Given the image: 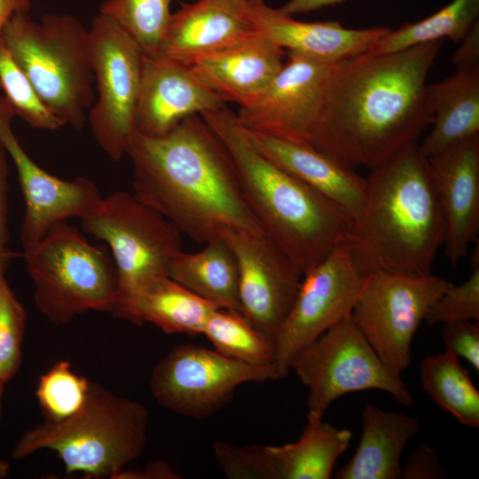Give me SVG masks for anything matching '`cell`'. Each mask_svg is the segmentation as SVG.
Here are the masks:
<instances>
[{"mask_svg": "<svg viewBox=\"0 0 479 479\" xmlns=\"http://www.w3.org/2000/svg\"><path fill=\"white\" fill-rule=\"evenodd\" d=\"M444 39L334 64L310 145L354 169L375 167L433 121L427 78Z\"/></svg>", "mask_w": 479, "mask_h": 479, "instance_id": "cell-1", "label": "cell"}, {"mask_svg": "<svg viewBox=\"0 0 479 479\" xmlns=\"http://www.w3.org/2000/svg\"><path fill=\"white\" fill-rule=\"evenodd\" d=\"M125 154L135 197L192 240L204 244L223 228L264 234L227 150L200 114L161 137L135 132Z\"/></svg>", "mask_w": 479, "mask_h": 479, "instance_id": "cell-2", "label": "cell"}, {"mask_svg": "<svg viewBox=\"0 0 479 479\" xmlns=\"http://www.w3.org/2000/svg\"><path fill=\"white\" fill-rule=\"evenodd\" d=\"M444 233L427 158L412 142L370 169L364 208L343 242L364 277L420 276L431 273Z\"/></svg>", "mask_w": 479, "mask_h": 479, "instance_id": "cell-3", "label": "cell"}, {"mask_svg": "<svg viewBox=\"0 0 479 479\" xmlns=\"http://www.w3.org/2000/svg\"><path fill=\"white\" fill-rule=\"evenodd\" d=\"M200 115L227 150L264 235L302 274L344 241L351 217L252 146L226 104Z\"/></svg>", "mask_w": 479, "mask_h": 479, "instance_id": "cell-4", "label": "cell"}, {"mask_svg": "<svg viewBox=\"0 0 479 479\" xmlns=\"http://www.w3.org/2000/svg\"><path fill=\"white\" fill-rule=\"evenodd\" d=\"M149 411L140 402L90 381L82 407L72 416L27 431L12 451L15 459L41 450L54 452L67 474L115 478L143 452Z\"/></svg>", "mask_w": 479, "mask_h": 479, "instance_id": "cell-5", "label": "cell"}, {"mask_svg": "<svg viewBox=\"0 0 479 479\" xmlns=\"http://www.w3.org/2000/svg\"><path fill=\"white\" fill-rule=\"evenodd\" d=\"M1 39L37 94L64 123L81 130L94 103V73L88 30L69 14H48L40 22L15 14Z\"/></svg>", "mask_w": 479, "mask_h": 479, "instance_id": "cell-6", "label": "cell"}, {"mask_svg": "<svg viewBox=\"0 0 479 479\" xmlns=\"http://www.w3.org/2000/svg\"><path fill=\"white\" fill-rule=\"evenodd\" d=\"M22 255L35 307L51 323L66 325L90 310L112 313L117 295L113 258L77 228L59 224Z\"/></svg>", "mask_w": 479, "mask_h": 479, "instance_id": "cell-7", "label": "cell"}, {"mask_svg": "<svg viewBox=\"0 0 479 479\" xmlns=\"http://www.w3.org/2000/svg\"><path fill=\"white\" fill-rule=\"evenodd\" d=\"M81 223L85 232L108 246L117 274L112 314L131 322L139 296L169 277L170 263L182 250L181 232L125 191L103 197L98 208Z\"/></svg>", "mask_w": 479, "mask_h": 479, "instance_id": "cell-8", "label": "cell"}, {"mask_svg": "<svg viewBox=\"0 0 479 479\" xmlns=\"http://www.w3.org/2000/svg\"><path fill=\"white\" fill-rule=\"evenodd\" d=\"M291 370L308 389V414L324 417L339 397L370 389L385 391L404 406L413 404L409 388L383 364L351 313L300 350Z\"/></svg>", "mask_w": 479, "mask_h": 479, "instance_id": "cell-9", "label": "cell"}, {"mask_svg": "<svg viewBox=\"0 0 479 479\" xmlns=\"http://www.w3.org/2000/svg\"><path fill=\"white\" fill-rule=\"evenodd\" d=\"M450 282L431 273L365 276L351 318L383 364L400 375L412 360L413 336Z\"/></svg>", "mask_w": 479, "mask_h": 479, "instance_id": "cell-10", "label": "cell"}, {"mask_svg": "<svg viewBox=\"0 0 479 479\" xmlns=\"http://www.w3.org/2000/svg\"><path fill=\"white\" fill-rule=\"evenodd\" d=\"M280 378L274 364H248L216 349L185 343L154 365L149 384L153 398L164 408L204 419L226 405L240 385Z\"/></svg>", "mask_w": 479, "mask_h": 479, "instance_id": "cell-11", "label": "cell"}, {"mask_svg": "<svg viewBox=\"0 0 479 479\" xmlns=\"http://www.w3.org/2000/svg\"><path fill=\"white\" fill-rule=\"evenodd\" d=\"M88 43L98 90L88 114L90 127L100 148L118 161L136 132L143 51L123 29L101 14L88 30Z\"/></svg>", "mask_w": 479, "mask_h": 479, "instance_id": "cell-12", "label": "cell"}, {"mask_svg": "<svg viewBox=\"0 0 479 479\" xmlns=\"http://www.w3.org/2000/svg\"><path fill=\"white\" fill-rule=\"evenodd\" d=\"M365 279L343 241L302 275L294 302L273 339V363L281 378L300 350L351 313Z\"/></svg>", "mask_w": 479, "mask_h": 479, "instance_id": "cell-13", "label": "cell"}, {"mask_svg": "<svg viewBox=\"0 0 479 479\" xmlns=\"http://www.w3.org/2000/svg\"><path fill=\"white\" fill-rule=\"evenodd\" d=\"M15 116L5 98L0 96V142L15 166L25 202L20 227V241L25 249L37 243L57 224L91 215L103 197L97 185L87 177L64 180L39 167L12 130Z\"/></svg>", "mask_w": 479, "mask_h": 479, "instance_id": "cell-14", "label": "cell"}, {"mask_svg": "<svg viewBox=\"0 0 479 479\" xmlns=\"http://www.w3.org/2000/svg\"><path fill=\"white\" fill-rule=\"evenodd\" d=\"M334 64L287 51L282 68L265 91L255 102L235 113L238 122L247 129L309 146Z\"/></svg>", "mask_w": 479, "mask_h": 479, "instance_id": "cell-15", "label": "cell"}, {"mask_svg": "<svg viewBox=\"0 0 479 479\" xmlns=\"http://www.w3.org/2000/svg\"><path fill=\"white\" fill-rule=\"evenodd\" d=\"M219 235L236 260L240 312L273 341L294 302L303 274L264 234L223 228Z\"/></svg>", "mask_w": 479, "mask_h": 479, "instance_id": "cell-16", "label": "cell"}, {"mask_svg": "<svg viewBox=\"0 0 479 479\" xmlns=\"http://www.w3.org/2000/svg\"><path fill=\"white\" fill-rule=\"evenodd\" d=\"M224 104L188 66L161 54L143 53L136 132L161 137L184 119L216 110Z\"/></svg>", "mask_w": 479, "mask_h": 479, "instance_id": "cell-17", "label": "cell"}, {"mask_svg": "<svg viewBox=\"0 0 479 479\" xmlns=\"http://www.w3.org/2000/svg\"><path fill=\"white\" fill-rule=\"evenodd\" d=\"M445 224V255L455 266L479 233V134L427 158Z\"/></svg>", "mask_w": 479, "mask_h": 479, "instance_id": "cell-18", "label": "cell"}, {"mask_svg": "<svg viewBox=\"0 0 479 479\" xmlns=\"http://www.w3.org/2000/svg\"><path fill=\"white\" fill-rule=\"evenodd\" d=\"M257 33L247 0H197L172 12L157 54L189 66Z\"/></svg>", "mask_w": 479, "mask_h": 479, "instance_id": "cell-19", "label": "cell"}, {"mask_svg": "<svg viewBox=\"0 0 479 479\" xmlns=\"http://www.w3.org/2000/svg\"><path fill=\"white\" fill-rule=\"evenodd\" d=\"M258 33L287 51L335 63L370 51L390 28H347L337 21L307 22L282 13L264 0H247Z\"/></svg>", "mask_w": 479, "mask_h": 479, "instance_id": "cell-20", "label": "cell"}, {"mask_svg": "<svg viewBox=\"0 0 479 479\" xmlns=\"http://www.w3.org/2000/svg\"><path fill=\"white\" fill-rule=\"evenodd\" d=\"M286 52L257 33L202 56L188 67L224 102L244 107L255 102L269 87L285 63Z\"/></svg>", "mask_w": 479, "mask_h": 479, "instance_id": "cell-21", "label": "cell"}, {"mask_svg": "<svg viewBox=\"0 0 479 479\" xmlns=\"http://www.w3.org/2000/svg\"><path fill=\"white\" fill-rule=\"evenodd\" d=\"M237 124L262 154L340 207L353 221L359 217L365 201L366 178L354 169L310 146L247 129L238 121Z\"/></svg>", "mask_w": 479, "mask_h": 479, "instance_id": "cell-22", "label": "cell"}, {"mask_svg": "<svg viewBox=\"0 0 479 479\" xmlns=\"http://www.w3.org/2000/svg\"><path fill=\"white\" fill-rule=\"evenodd\" d=\"M362 431L350 460L335 473L337 479H399L400 458L418 434L419 420L407 414L366 404L361 413Z\"/></svg>", "mask_w": 479, "mask_h": 479, "instance_id": "cell-23", "label": "cell"}, {"mask_svg": "<svg viewBox=\"0 0 479 479\" xmlns=\"http://www.w3.org/2000/svg\"><path fill=\"white\" fill-rule=\"evenodd\" d=\"M432 129L418 145L425 158L479 134V66L457 67L442 82L428 85Z\"/></svg>", "mask_w": 479, "mask_h": 479, "instance_id": "cell-24", "label": "cell"}, {"mask_svg": "<svg viewBox=\"0 0 479 479\" xmlns=\"http://www.w3.org/2000/svg\"><path fill=\"white\" fill-rule=\"evenodd\" d=\"M351 431L308 414L300 438L279 446L263 445L266 479H329L348 448Z\"/></svg>", "mask_w": 479, "mask_h": 479, "instance_id": "cell-25", "label": "cell"}, {"mask_svg": "<svg viewBox=\"0 0 479 479\" xmlns=\"http://www.w3.org/2000/svg\"><path fill=\"white\" fill-rule=\"evenodd\" d=\"M194 253L178 252L169 278L221 309L240 312L239 273L235 257L219 235Z\"/></svg>", "mask_w": 479, "mask_h": 479, "instance_id": "cell-26", "label": "cell"}, {"mask_svg": "<svg viewBox=\"0 0 479 479\" xmlns=\"http://www.w3.org/2000/svg\"><path fill=\"white\" fill-rule=\"evenodd\" d=\"M218 309L169 277L153 284L137 300L131 323H151L168 334L200 335Z\"/></svg>", "mask_w": 479, "mask_h": 479, "instance_id": "cell-27", "label": "cell"}, {"mask_svg": "<svg viewBox=\"0 0 479 479\" xmlns=\"http://www.w3.org/2000/svg\"><path fill=\"white\" fill-rule=\"evenodd\" d=\"M420 380L440 408L466 427H479V392L459 358L447 351L426 356L420 365Z\"/></svg>", "mask_w": 479, "mask_h": 479, "instance_id": "cell-28", "label": "cell"}, {"mask_svg": "<svg viewBox=\"0 0 479 479\" xmlns=\"http://www.w3.org/2000/svg\"><path fill=\"white\" fill-rule=\"evenodd\" d=\"M478 16L479 0H452L423 20L390 29L370 51L389 53L444 38L460 43L478 21Z\"/></svg>", "mask_w": 479, "mask_h": 479, "instance_id": "cell-29", "label": "cell"}, {"mask_svg": "<svg viewBox=\"0 0 479 479\" xmlns=\"http://www.w3.org/2000/svg\"><path fill=\"white\" fill-rule=\"evenodd\" d=\"M205 335L219 353L253 365L273 363V341L254 326L241 312L216 309L208 318Z\"/></svg>", "mask_w": 479, "mask_h": 479, "instance_id": "cell-30", "label": "cell"}, {"mask_svg": "<svg viewBox=\"0 0 479 479\" xmlns=\"http://www.w3.org/2000/svg\"><path fill=\"white\" fill-rule=\"evenodd\" d=\"M173 0H105L99 14L123 29L144 54H157L170 17Z\"/></svg>", "mask_w": 479, "mask_h": 479, "instance_id": "cell-31", "label": "cell"}, {"mask_svg": "<svg viewBox=\"0 0 479 479\" xmlns=\"http://www.w3.org/2000/svg\"><path fill=\"white\" fill-rule=\"evenodd\" d=\"M90 381L75 373L70 362L60 360L41 375L35 396L48 421H59L77 412L84 404Z\"/></svg>", "mask_w": 479, "mask_h": 479, "instance_id": "cell-32", "label": "cell"}, {"mask_svg": "<svg viewBox=\"0 0 479 479\" xmlns=\"http://www.w3.org/2000/svg\"><path fill=\"white\" fill-rule=\"evenodd\" d=\"M0 86L4 98L18 115L31 127L55 130L64 123L41 99L34 86L14 62L0 40Z\"/></svg>", "mask_w": 479, "mask_h": 479, "instance_id": "cell-33", "label": "cell"}, {"mask_svg": "<svg viewBox=\"0 0 479 479\" xmlns=\"http://www.w3.org/2000/svg\"><path fill=\"white\" fill-rule=\"evenodd\" d=\"M8 266L0 265V382L5 384L19 371L27 312L6 277Z\"/></svg>", "mask_w": 479, "mask_h": 479, "instance_id": "cell-34", "label": "cell"}, {"mask_svg": "<svg viewBox=\"0 0 479 479\" xmlns=\"http://www.w3.org/2000/svg\"><path fill=\"white\" fill-rule=\"evenodd\" d=\"M467 320H479V265L472 266L469 278L463 283H449L425 319L431 326Z\"/></svg>", "mask_w": 479, "mask_h": 479, "instance_id": "cell-35", "label": "cell"}, {"mask_svg": "<svg viewBox=\"0 0 479 479\" xmlns=\"http://www.w3.org/2000/svg\"><path fill=\"white\" fill-rule=\"evenodd\" d=\"M441 337L445 351L457 358H464L479 371V323L458 321L442 325Z\"/></svg>", "mask_w": 479, "mask_h": 479, "instance_id": "cell-36", "label": "cell"}, {"mask_svg": "<svg viewBox=\"0 0 479 479\" xmlns=\"http://www.w3.org/2000/svg\"><path fill=\"white\" fill-rule=\"evenodd\" d=\"M447 470L442 465L437 452L427 445L420 444L414 449L401 467L399 479H444Z\"/></svg>", "mask_w": 479, "mask_h": 479, "instance_id": "cell-37", "label": "cell"}, {"mask_svg": "<svg viewBox=\"0 0 479 479\" xmlns=\"http://www.w3.org/2000/svg\"><path fill=\"white\" fill-rule=\"evenodd\" d=\"M7 153L0 142V265L8 266L17 254L8 247L9 185Z\"/></svg>", "mask_w": 479, "mask_h": 479, "instance_id": "cell-38", "label": "cell"}, {"mask_svg": "<svg viewBox=\"0 0 479 479\" xmlns=\"http://www.w3.org/2000/svg\"><path fill=\"white\" fill-rule=\"evenodd\" d=\"M460 46L452 54L450 61L457 67L479 66V22L477 21L461 40Z\"/></svg>", "mask_w": 479, "mask_h": 479, "instance_id": "cell-39", "label": "cell"}, {"mask_svg": "<svg viewBox=\"0 0 479 479\" xmlns=\"http://www.w3.org/2000/svg\"><path fill=\"white\" fill-rule=\"evenodd\" d=\"M115 478H153V479H176L178 475L164 461L150 463L145 470L130 471L123 469Z\"/></svg>", "mask_w": 479, "mask_h": 479, "instance_id": "cell-40", "label": "cell"}, {"mask_svg": "<svg viewBox=\"0 0 479 479\" xmlns=\"http://www.w3.org/2000/svg\"><path fill=\"white\" fill-rule=\"evenodd\" d=\"M346 0H289L279 10L289 16L303 14L342 4Z\"/></svg>", "mask_w": 479, "mask_h": 479, "instance_id": "cell-41", "label": "cell"}, {"mask_svg": "<svg viewBox=\"0 0 479 479\" xmlns=\"http://www.w3.org/2000/svg\"><path fill=\"white\" fill-rule=\"evenodd\" d=\"M31 7V0H0V40L5 24L18 13H27Z\"/></svg>", "mask_w": 479, "mask_h": 479, "instance_id": "cell-42", "label": "cell"}, {"mask_svg": "<svg viewBox=\"0 0 479 479\" xmlns=\"http://www.w3.org/2000/svg\"><path fill=\"white\" fill-rule=\"evenodd\" d=\"M4 384L0 382V410H1L2 396L4 393ZM9 468L10 467L8 463H6L5 461L0 460V479L4 478L8 475Z\"/></svg>", "mask_w": 479, "mask_h": 479, "instance_id": "cell-43", "label": "cell"}, {"mask_svg": "<svg viewBox=\"0 0 479 479\" xmlns=\"http://www.w3.org/2000/svg\"><path fill=\"white\" fill-rule=\"evenodd\" d=\"M0 89H1V86H0Z\"/></svg>", "mask_w": 479, "mask_h": 479, "instance_id": "cell-44", "label": "cell"}]
</instances>
